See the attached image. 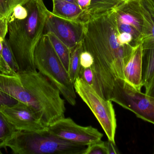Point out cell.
Here are the masks:
<instances>
[{
    "instance_id": "obj_14",
    "label": "cell",
    "mask_w": 154,
    "mask_h": 154,
    "mask_svg": "<svg viewBox=\"0 0 154 154\" xmlns=\"http://www.w3.org/2000/svg\"><path fill=\"white\" fill-rule=\"evenodd\" d=\"M125 0H91L89 5L81 17L83 23L111 11Z\"/></svg>"
},
{
    "instance_id": "obj_10",
    "label": "cell",
    "mask_w": 154,
    "mask_h": 154,
    "mask_svg": "<svg viewBox=\"0 0 154 154\" xmlns=\"http://www.w3.org/2000/svg\"><path fill=\"white\" fill-rule=\"evenodd\" d=\"M85 23L55 16L50 12L45 24L44 33L51 32L70 50L82 41Z\"/></svg>"
},
{
    "instance_id": "obj_21",
    "label": "cell",
    "mask_w": 154,
    "mask_h": 154,
    "mask_svg": "<svg viewBox=\"0 0 154 154\" xmlns=\"http://www.w3.org/2000/svg\"><path fill=\"white\" fill-rule=\"evenodd\" d=\"M16 131L0 112V154L2 153V149H6V144Z\"/></svg>"
},
{
    "instance_id": "obj_16",
    "label": "cell",
    "mask_w": 154,
    "mask_h": 154,
    "mask_svg": "<svg viewBox=\"0 0 154 154\" xmlns=\"http://www.w3.org/2000/svg\"><path fill=\"white\" fill-rule=\"evenodd\" d=\"M51 13L55 16L71 20L80 21L83 11L77 4L65 0H52Z\"/></svg>"
},
{
    "instance_id": "obj_20",
    "label": "cell",
    "mask_w": 154,
    "mask_h": 154,
    "mask_svg": "<svg viewBox=\"0 0 154 154\" xmlns=\"http://www.w3.org/2000/svg\"><path fill=\"white\" fill-rule=\"evenodd\" d=\"M70 50L69 76L71 81L74 83L79 77L81 69L80 57L81 53L83 50L82 41L78 43Z\"/></svg>"
},
{
    "instance_id": "obj_32",
    "label": "cell",
    "mask_w": 154,
    "mask_h": 154,
    "mask_svg": "<svg viewBox=\"0 0 154 154\" xmlns=\"http://www.w3.org/2000/svg\"><path fill=\"white\" fill-rule=\"evenodd\" d=\"M65 1H68V2H71L77 4V0H65Z\"/></svg>"
},
{
    "instance_id": "obj_6",
    "label": "cell",
    "mask_w": 154,
    "mask_h": 154,
    "mask_svg": "<svg viewBox=\"0 0 154 154\" xmlns=\"http://www.w3.org/2000/svg\"><path fill=\"white\" fill-rule=\"evenodd\" d=\"M74 86L76 93L91 109L108 140L116 143L117 121L112 101L104 99L79 77L74 82Z\"/></svg>"
},
{
    "instance_id": "obj_5",
    "label": "cell",
    "mask_w": 154,
    "mask_h": 154,
    "mask_svg": "<svg viewBox=\"0 0 154 154\" xmlns=\"http://www.w3.org/2000/svg\"><path fill=\"white\" fill-rule=\"evenodd\" d=\"M34 63L36 69L59 90L68 103L75 106L76 94L74 83L47 34H43L35 49Z\"/></svg>"
},
{
    "instance_id": "obj_17",
    "label": "cell",
    "mask_w": 154,
    "mask_h": 154,
    "mask_svg": "<svg viewBox=\"0 0 154 154\" xmlns=\"http://www.w3.org/2000/svg\"><path fill=\"white\" fill-rule=\"evenodd\" d=\"M154 75V45L143 49V85L145 87Z\"/></svg>"
},
{
    "instance_id": "obj_15",
    "label": "cell",
    "mask_w": 154,
    "mask_h": 154,
    "mask_svg": "<svg viewBox=\"0 0 154 154\" xmlns=\"http://www.w3.org/2000/svg\"><path fill=\"white\" fill-rule=\"evenodd\" d=\"M142 13L144 21L143 49L154 45V4L151 0H141Z\"/></svg>"
},
{
    "instance_id": "obj_23",
    "label": "cell",
    "mask_w": 154,
    "mask_h": 154,
    "mask_svg": "<svg viewBox=\"0 0 154 154\" xmlns=\"http://www.w3.org/2000/svg\"><path fill=\"white\" fill-rule=\"evenodd\" d=\"M84 154H107L106 142L100 140L87 146Z\"/></svg>"
},
{
    "instance_id": "obj_8",
    "label": "cell",
    "mask_w": 154,
    "mask_h": 154,
    "mask_svg": "<svg viewBox=\"0 0 154 154\" xmlns=\"http://www.w3.org/2000/svg\"><path fill=\"white\" fill-rule=\"evenodd\" d=\"M112 12L119 33L131 35L134 47L142 44L145 30L141 0H125Z\"/></svg>"
},
{
    "instance_id": "obj_33",
    "label": "cell",
    "mask_w": 154,
    "mask_h": 154,
    "mask_svg": "<svg viewBox=\"0 0 154 154\" xmlns=\"http://www.w3.org/2000/svg\"><path fill=\"white\" fill-rule=\"evenodd\" d=\"M151 1H152V2L153 3V4H154V0H151Z\"/></svg>"
},
{
    "instance_id": "obj_4",
    "label": "cell",
    "mask_w": 154,
    "mask_h": 154,
    "mask_svg": "<svg viewBox=\"0 0 154 154\" xmlns=\"http://www.w3.org/2000/svg\"><path fill=\"white\" fill-rule=\"evenodd\" d=\"M87 146L62 140L48 129L38 132L16 130L6 144L15 154H84Z\"/></svg>"
},
{
    "instance_id": "obj_3",
    "label": "cell",
    "mask_w": 154,
    "mask_h": 154,
    "mask_svg": "<svg viewBox=\"0 0 154 154\" xmlns=\"http://www.w3.org/2000/svg\"><path fill=\"white\" fill-rule=\"evenodd\" d=\"M31 96L35 111L47 127L65 118V101L59 90L37 70L18 73Z\"/></svg>"
},
{
    "instance_id": "obj_18",
    "label": "cell",
    "mask_w": 154,
    "mask_h": 154,
    "mask_svg": "<svg viewBox=\"0 0 154 154\" xmlns=\"http://www.w3.org/2000/svg\"><path fill=\"white\" fill-rule=\"evenodd\" d=\"M44 34H47L48 36L55 52L59 58L67 72L69 75V62L71 52L70 49L52 33L48 32Z\"/></svg>"
},
{
    "instance_id": "obj_7",
    "label": "cell",
    "mask_w": 154,
    "mask_h": 154,
    "mask_svg": "<svg viewBox=\"0 0 154 154\" xmlns=\"http://www.w3.org/2000/svg\"><path fill=\"white\" fill-rule=\"evenodd\" d=\"M110 100L154 124V98L133 87L122 79L115 80Z\"/></svg>"
},
{
    "instance_id": "obj_26",
    "label": "cell",
    "mask_w": 154,
    "mask_h": 154,
    "mask_svg": "<svg viewBox=\"0 0 154 154\" xmlns=\"http://www.w3.org/2000/svg\"><path fill=\"white\" fill-rule=\"evenodd\" d=\"M93 62L94 61L92 55L88 52L82 50L80 57L81 67L85 68H91Z\"/></svg>"
},
{
    "instance_id": "obj_28",
    "label": "cell",
    "mask_w": 154,
    "mask_h": 154,
    "mask_svg": "<svg viewBox=\"0 0 154 154\" xmlns=\"http://www.w3.org/2000/svg\"><path fill=\"white\" fill-rule=\"evenodd\" d=\"M107 154H118L119 153L116 146V143H113L112 141L108 140L106 142Z\"/></svg>"
},
{
    "instance_id": "obj_24",
    "label": "cell",
    "mask_w": 154,
    "mask_h": 154,
    "mask_svg": "<svg viewBox=\"0 0 154 154\" xmlns=\"http://www.w3.org/2000/svg\"><path fill=\"white\" fill-rule=\"evenodd\" d=\"M18 102L13 98L0 91V110L12 106Z\"/></svg>"
},
{
    "instance_id": "obj_11",
    "label": "cell",
    "mask_w": 154,
    "mask_h": 154,
    "mask_svg": "<svg viewBox=\"0 0 154 154\" xmlns=\"http://www.w3.org/2000/svg\"><path fill=\"white\" fill-rule=\"evenodd\" d=\"M0 112L16 130L38 132L48 129L37 113L22 102L1 109Z\"/></svg>"
},
{
    "instance_id": "obj_2",
    "label": "cell",
    "mask_w": 154,
    "mask_h": 154,
    "mask_svg": "<svg viewBox=\"0 0 154 154\" xmlns=\"http://www.w3.org/2000/svg\"><path fill=\"white\" fill-rule=\"evenodd\" d=\"M23 5L28 10L27 17L19 20L11 15L8 22V42L19 72L36 70L34 52L44 34L45 24L50 12L43 0H29Z\"/></svg>"
},
{
    "instance_id": "obj_25",
    "label": "cell",
    "mask_w": 154,
    "mask_h": 154,
    "mask_svg": "<svg viewBox=\"0 0 154 154\" xmlns=\"http://www.w3.org/2000/svg\"><path fill=\"white\" fill-rule=\"evenodd\" d=\"M79 77L82 79L92 87H93L94 85V76L91 68H85L81 67Z\"/></svg>"
},
{
    "instance_id": "obj_19",
    "label": "cell",
    "mask_w": 154,
    "mask_h": 154,
    "mask_svg": "<svg viewBox=\"0 0 154 154\" xmlns=\"http://www.w3.org/2000/svg\"><path fill=\"white\" fill-rule=\"evenodd\" d=\"M2 57L5 69L4 73L11 75L18 74L19 68L7 38H5L2 42Z\"/></svg>"
},
{
    "instance_id": "obj_13",
    "label": "cell",
    "mask_w": 154,
    "mask_h": 154,
    "mask_svg": "<svg viewBox=\"0 0 154 154\" xmlns=\"http://www.w3.org/2000/svg\"><path fill=\"white\" fill-rule=\"evenodd\" d=\"M143 46L140 44L135 47L123 70L124 80L138 90L143 86Z\"/></svg>"
},
{
    "instance_id": "obj_1",
    "label": "cell",
    "mask_w": 154,
    "mask_h": 154,
    "mask_svg": "<svg viewBox=\"0 0 154 154\" xmlns=\"http://www.w3.org/2000/svg\"><path fill=\"white\" fill-rule=\"evenodd\" d=\"M119 33L112 11L85 23L82 49L93 58L92 88L106 100H110L115 80H124V67L135 48L122 44Z\"/></svg>"
},
{
    "instance_id": "obj_27",
    "label": "cell",
    "mask_w": 154,
    "mask_h": 154,
    "mask_svg": "<svg viewBox=\"0 0 154 154\" xmlns=\"http://www.w3.org/2000/svg\"><path fill=\"white\" fill-rule=\"evenodd\" d=\"M28 14V11L27 8L24 5L20 4L14 7L11 15L16 19L22 20L26 18Z\"/></svg>"
},
{
    "instance_id": "obj_22",
    "label": "cell",
    "mask_w": 154,
    "mask_h": 154,
    "mask_svg": "<svg viewBox=\"0 0 154 154\" xmlns=\"http://www.w3.org/2000/svg\"><path fill=\"white\" fill-rule=\"evenodd\" d=\"M29 0H0V18L9 19L18 5H24Z\"/></svg>"
},
{
    "instance_id": "obj_12",
    "label": "cell",
    "mask_w": 154,
    "mask_h": 154,
    "mask_svg": "<svg viewBox=\"0 0 154 154\" xmlns=\"http://www.w3.org/2000/svg\"><path fill=\"white\" fill-rule=\"evenodd\" d=\"M0 91L28 105L35 111L34 102L23 86L18 74L11 75L0 71Z\"/></svg>"
},
{
    "instance_id": "obj_31",
    "label": "cell",
    "mask_w": 154,
    "mask_h": 154,
    "mask_svg": "<svg viewBox=\"0 0 154 154\" xmlns=\"http://www.w3.org/2000/svg\"><path fill=\"white\" fill-rule=\"evenodd\" d=\"M0 71L3 73L5 72L4 67L1 58H0Z\"/></svg>"
},
{
    "instance_id": "obj_30",
    "label": "cell",
    "mask_w": 154,
    "mask_h": 154,
    "mask_svg": "<svg viewBox=\"0 0 154 154\" xmlns=\"http://www.w3.org/2000/svg\"><path fill=\"white\" fill-rule=\"evenodd\" d=\"M77 1L78 5L84 11L89 5L91 0H77Z\"/></svg>"
},
{
    "instance_id": "obj_29",
    "label": "cell",
    "mask_w": 154,
    "mask_h": 154,
    "mask_svg": "<svg viewBox=\"0 0 154 154\" xmlns=\"http://www.w3.org/2000/svg\"><path fill=\"white\" fill-rule=\"evenodd\" d=\"M145 94L154 98V75L148 85L145 87Z\"/></svg>"
},
{
    "instance_id": "obj_9",
    "label": "cell",
    "mask_w": 154,
    "mask_h": 154,
    "mask_svg": "<svg viewBox=\"0 0 154 154\" xmlns=\"http://www.w3.org/2000/svg\"><path fill=\"white\" fill-rule=\"evenodd\" d=\"M48 130L62 140L86 146L101 140L103 136L97 128L82 126L69 118L59 119L48 126Z\"/></svg>"
}]
</instances>
